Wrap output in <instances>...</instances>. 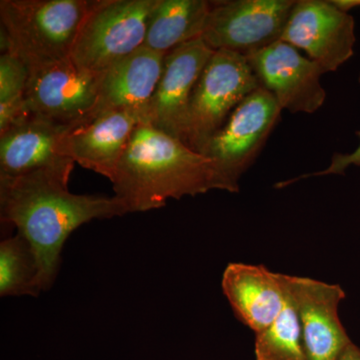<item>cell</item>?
I'll list each match as a JSON object with an SVG mask.
<instances>
[{"instance_id": "cell-1", "label": "cell", "mask_w": 360, "mask_h": 360, "mask_svg": "<svg viewBox=\"0 0 360 360\" xmlns=\"http://www.w3.org/2000/svg\"><path fill=\"white\" fill-rule=\"evenodd\" d=\"M68 184L70 179L49 172L0 177L1 220L13 224L32 245L44 291L51 290L58 277L61 253L73 231L92 220L127 213L115 195L72 193Z\"/></svg>"}, {"instance_id": "cell-2", "label": "cell", "mask_w": 360, "mask_h": 360, "mask_svg": "<svg viewBox=\"0 0 360 360\" xmlns=\"http://www.w3.org/2000/svg\"><path fill=\"white\" fill-rule=\"evenodd\" d=\"M110 181L127 213L149 212L168 200L221 191L212 160L148 124L135 129Z\"/></svg>"}, {"instance_id": "cell-3", "label": "cell", "mask_w": 360, "mask_h": 360, "mask_svg": "<svg viewBox=\"0 0 360 360\" xmlns=\"http://www.w3.org/2000/svg\"><path fill=\"white\" fill-rule=\"evenodd\" d=\"M92 2L1 0V52H15L28 68L70 58Z\"/></svg>"}, {"instance_id": "cell-4", "label": "cell", "mask_w": 360, "mask_h": 360, "mask_svg": "<svg viewBox=\"0 0 360 360\" xmlns=\"http://www.w3.org/2000/svg\"><path fill=\"white\" fill-rule=\"evenodd\" d=\"M258 87L259 82L246 56L214 51L193 90L181 141L202 153L238 104Z\"/></svg>"}, {"instance_id": "cell-5", "label": "cell", "mask_w": 360, "mask_h": 360, "mask_svg": "<svg viewBox=\"0 0 360 360\" xmlns=\"http://www.w3.org/2000/svg\"><path fill=\"white\" fill-rule=\"evenodd\" d=\"M158 0H94L73 45L71 59L103 72L143 46Z\"/></svg>"}, {"instance_id": "cell-6", "label": "cell", "mask_w": 360, "mask_h": 360, "mask_svg": "<svg viewBox=\"0 0 360 360\" xmlns=\"http://www.w3.org/2000/svg\"><path fill=\"white\" fill-rule=\"evenodd\" d=\"M276 97L258 87L246 96L201 155L214 162L221 191L238 193L239 179L262 151L281 113Z\"/></svg>"}, {"instance_id": "cell-7", "label": "cell", "mask_w": 360, "mask_h": 360, "mask_svg": "<svg viewBox=\"0 0 360 360\" xmlns=\"http://www.w3.org/2000/svg\"><path fill=\"white\" fill-rule=\"evenodd\" d=\"M295 0L212 1L201 39L212 51L248 56L279 41Z\"/></svg>"}, {"instance_id": "cell-8", "label": "cell", "mask_w": 360, "mask_h": 360, "mask_svg": "<svg viewBox=\"0 0 360 360\" xmlns=\"http://www.w3.org/2000/svg\"><path fill=\"white\" fill-rule=\"evenodd\" d=\"M25 106L63 124H80L96 108L101 72L84 70L71 58L28 68Z\"/></svg>"}, {"instance_id": "cell-9", "label": "cell", "mask_w": 360, "mask_h": 360, "mask_svg": "<svg viewBox=\"0 0 360 360\" xmlns=\"http://www.w3.org/2000/svg\"><path fill=\"white\" fill-rule=\"evenodd\" d=\"M279 278L297 309L307 360H340L352 342L338 315L345 290L309 277L279 274Z\"/></svg>"}, {"instance_id": "cell-10", "label": "cell", "mask_w": 360, "mask_h": 360, "mask_svg": "<svg viewBox=\"0 0 360 360\" xmlns=\"http://www.w3.org/2000/svg\"><path fill=\"white\" fill-rule=\"evenodd\" d=\"M354 18L333 1H296L281 39L302 49L326 72L338 70L354 56Z\"/></svg>"}, {"instance_id": "cell-11", "label": "cell", "mask_w": 360, "mask_h": 360, "mask_svg": "<svg viewBox=\"0 0 360 360\" xmlns=\"http://www.w3.org/2000/svg\"><path fill=\"white\" fill-rule=\"evenodd\" d=\"M71 127L37 113L21 117L0 134V177L49 172L70 179L75 162L60 148Z\"/></svg>"}, {"instance_id": "cell-12", "label": "cell", "mask_w": 360, "mask_h": 360, "mask_svg": "<svg viewBox=\"0 0 360 360\" xmlns=\"http://www.w3.org/2000/svg\"><path fill=\"white\" fill-rule=\"evenodd\" d=\"M246 58L260 86L276 97L281 110L314 113L326 101L321 84L324 71L288 42L279 40Z\"/></svg>"}, {"instance_id": "cell-13", "label": "cell", "mask_w": 360, "mask_h": 360, "mask_svg": "<svg viewBox=\"0 0 360 360\" xmlns=\"http://www.w3.org/2000/svg\"><path fill=\"white\" fill-rule=\"evenodd\" d=\"M213 53L198 39L165 54L160 82L149 104L148 125L182 141L193 90Z\"/></svg>"}, {"instance_id": "cell-14", "label": "cell", "mask_w": 360, "mask_h": 360, "mask_svg": "<svg viewBox=\"0 0 360 360\" xmlns=\"http://www.w3.org/2000/svg\"><path fill=\"white\" fill-rule=\"evenodd\" d=\"M141 116L129 111L103 113L75 125L61 141V155L110 180L115 174Z\"/></svg>"}, {"instance_id": "cell-15", "label": "cell", "mask_w": 360, "mask_h": 360, "mask_svg": "<svg viewBox=\"0 0 360 360\" xmlns=\"http://www.w3.org/2000/svg\"><path fill=\"white\" fill-rule=\"evenodd\" d=\"M165 56L143 45L103 71L96 108L84 122L103 113L129 111L141 115L148 124L149 104L160 82Z\"/></svg>"}, {"instance_id": "cell-16", "label": "cell", "mask_w": 360, "mask_h": 360, "mask_svg": "<svg viewBox=\"0 0 360 360\" xmlns=\"http://www.w3.org/2000/svg\"><path fill=\"white\" fill-rule=\"evenodd\" d=\"M221 288L236 319L255 335L269 328L285 303L279 274L264 265L231 262L224 270Z\"/></svg>"}, {"instance_id": "cell-17", "label": "cell", "mask_w": 360, "mask_h": 360, "mask_svg": "<svg viewBox=\"0 0 360 360\" xmlns=\"http://www.w3.org/2000/svg\"><path fill=\"white\" fill-rule=\"evenodd\" d=\"M210 8L212 1L206 0H158L148 18L144 46L167 54L201 39Z\"/></svg>"}, {"instance_id": "cell-18", "label": "cell", "mask_w": 360, "mask_h": 360, "mask_svg": "<svg viewBox=\"0 0 360 360\" xmlns=\"http://www.w3.org/2000/svg\"><path fill=\"white\" fill-rule=\"evenodd\" d=\"M44 290L39 259L20 233L0 243V295L33 296Z\"/></svg>"}, {"instance_id": "cell-19", "label": "cell", "mask_w": 360, "mask_h": 360, "mask_svg": "<svg viewBox=\"0 0 360 360\" xmlns=\"http://www.w3.org/2000/svg\"><path fill=\"white\" fill-rule=\"evenodd\" d=\"M284 295L285 303L276 319L255 335L257 360H307L297 309L285 291Z\"/></svg>"}, {"instance_id": "cell-20", "label": "cell", "mask_w": 360, "mask_h": 360, "mask_svg": "<svg viewBox=\"0 0 360 360\" xmlns=\"http://www.w3.org/2000/svg\"><path fill=\"white\" fill-rule=\"evenodd\" d=\"M30 70L25 60L13 51L0 56V134L20 120L28 111L25 96Z\"/></svg>"}, {"instance_id": "cell-21", "label": "cell", "mask_w": 360, "mask_h": 360, "mask_svg": "<svg viewBox=\"0 0 360 360\" xmlns=\"http://www.w3.org/2000/svg\"><path fill=\"white\" fill-rule=\"evenodd\" d=\"M359 82L360 84V73L359 77ZM356 134L360 137V130L356 132ZM355 165V167H360V143L359 148L355 149L354 153H347V155H341V153H336L331 158L330 165L326 168V169L322 170V172H314V174H303L302 176L297 177L295 180H290V181H283L281 184H277L278 188H283L288 186V184H292L296 180H302L304 179H309L312 176H321V175H329V174H345L347 168Z\"/></svg>"}, {"instance_id": "cell-22", "label": "cell", "mask_w": 360, "mask_h": 360, "mask_svg": "<svg viewBox=\"0 0 360 360\" xmlns=\"http://www.w3.org/2000/svg\"><path fill=\"white\" fill-rule=\"evenodd\" d=\"M340 360H360V347L354 342L350 343Z\"/></svg>"}, {"instance_id": "cell-23", "label": "cell", "mask_w": 360, "mask_h": 360, "mask_svg": "<svg viewBox=\"0 0 360 360\" xmlns=\"http://www.w3.org/2000/svg\"><path fill=\"white\" fill-rule=\"evenodd\" d=\"M331 1L341 11H347V13H349L350 9L360 6V0H331Z\"/></svg>"}]
</instances>
